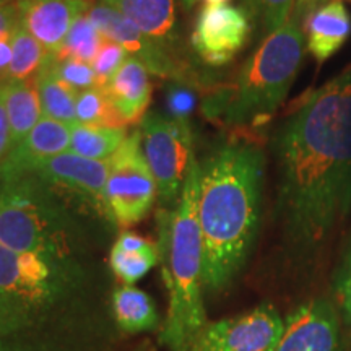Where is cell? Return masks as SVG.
<instances>
[{"instance_id":"6da1fadb","label":"cell","mask_w":351,"mask_h":351,"mask_svg":"<svg viewBox=\"0 0 351 351\" xmlns=\"http://www.w3.org/2000/svg\"><path fill=\"white\" fill-rule=\"evenodd\" d=\"M275 153L285 226L293 243L313 249L351 207V69L283 122Z\"/></svg>"},{"instance_id":"7a4b0ae2","label":"cell","mask_w":351,"mask_h":351,"mask_svg":"<svg viewBox=\"0 0 351 351\" xmlns=\"http://www.w3.org/2000/svg\"><path fill=\"white\" fill-rule=\"evenodd\" d=\"M265 155L243 140L225 143L200 165L199 225L204 287L225 289L243 269L261 221Z\"/></svg>"},{"instance_id":"3957f363","label":"cell","mask_w":351,"mask_h":351,"mask_svg":"<svg viewBox=\"0 0 351 351\" xmlns=\"http://www.w3.org/2000/svg\"><path fill=\"white\" fill-rule=\"evenodd\" d=\"M200 165L192 156L181 197L173 208L158 212V251L169 306L161 343L187 351L208 324L204 296V241L199 225Z\"/></svg>"},{"instance_id":"277c9868","label":"cell","mask_w":351,"mask_h":351,"mask_svg":"<svg viewBox=\"0 0 351 351\" xmlns=\"http://www.w3.org/2000/svg\"><path fill=\"white\" fill-rule=\"evenodd\" d=\"M304 49L301 25L291 19L262 39L231 85L218 88L205 99V114L210 119L234 127L267 122L291 90Z\"/></svg>"},{"instance_id":"5b68a950","label":"cell","mask_w":351,"mask_h":351,"mask_svg":"<svg viewBox=\"0 0 351 351\" xmlns=\"http://www.w3.org/2000/svg\"><path fill=\"white\" fill-rule=\"evenodd\" d=\"M72 225L64 199L32 173L0 179V245L70 261Z\"/></svg>"},{"instance_id":"8992f818","label":"cell","mask_w":351,"mask_h":351,"mask_svg":"<svg viewBox=\"0 0 351 351\" xmlns=\"http://www.w3.org/2000/svg\"><path fill=\"white\" fill-rule=\"evenodd\" d=\"M73 282L70 261L0 245V337L34 327L69 295Z\"/></svg>"},{"instance_id":"52a82bcc","label":"cell","mask_w":351,"mask_h":351,"mask_svg":"<svg viewBox=\"0 0 351 351\" xmlns=\"http://www.w3.org/2000/svg\"><path fill=\"white\" fill-rule=\"evenodd\" d=\"M108 217L122 228L132 226L150 213L158 187L142 150L140 129L127 135L121 148L108 160Z\"/></svg>"},{"instance_id":"ba28073f","label":"cell","mask_w":351,"mask_h":351,"mask_svg":"<svg viewBox=\"0 0 351 351\" xmlns=\"http://www.w3.org/2000/svg\"><path fill=\"white\" fill-rule=\"evenodd\" d=\"M142 150L158 187L163 208H173L181 197L192 156V132L186 122L160 112H148L140 122Z\"/></svg>"},{"instance_id":"9c48e42d","label":"cell","mask_w":351,"mask_h":351,"mask_svg":"<svg viewBox=\"0 0 351 351\" xmlns=\"http://www.w3.org/2000/svg\"><path fill=\"white\" fill-rule=\"evenodd\" d=\"M285 322L270 304H262L236 317L208 322L187 351H274Z\"/></svg>"},{"instance_id":"30bf717a","label":"cell","mask_w":351,"mask_h":351,"mask_svg":"<svg viewBox=\"0 0 351 351\" xmlns=\"http://www.w3.org/2000/svg\"><path fill=\"white\" fill-rule=\"evenodd\" d=\"M108 171V161L88 160L72 152H65L38 161L26 173L38 176L64 200L82 204L83 207L108 217L104 197Z\"/></svg>"},{"instance_id":"8fae6325","label":"cell","mask_w":351,"mask_h":351,"mask_svg":"<svg viewBox=\"0 0 351 351\" xmlns=\"http://www.w3.org/2000/svg\"><path fill=\"white\" fill-rule=\"evenodd\" d=\"M86 16L93 21L104 38L125 47V51L138 59L148 69V72L186 85H191V82L194 80V75L189 73L186 64L169 56L150 38L145 36L119 8L104 3H91Z\"/></svg>"},{"instance_id":"7c38bea8","label":"cell","mask_w":351,"mask_h":351,"mask_svg":"<svg viewBox=\"0 0 351 351\" xmlns=\"http://www.w3.org/2000/svg\"><path fill=\"white\" fill-rule=\"evenodd\" d=\"M251 33L252 20L244 7L205 5L192 33V46L205 64L221 67L234 59Z\"/></svg>"},{"instance_id":"4fadbf2b","label":"cell","mask_w":351,"mask_h":351,"mask_svg":"<svg viewBox=\"0 0 351 351\" xmlns=\"http://www.w3.org/2000/svg\"><path fill=\"white\" fill-rule=\"evenodd\" d=\"M335 309L326 300H313L288 315L274 351H339Z\"/></svg>"},{"instance_id":"5bb4252c","label":"cell","mask_w":351,"mask_h":351,"mask_svg":"<svg viewBox=\"0 0 351 351\" xmlns=\"http://www.w3.org/2000/svg\"><path fill=\"white\" fill-rule=\"evenodd\" d=\"M20 23L47 52L59 51L78 16L91 7L90 0H15Z\"/></svg>"},{"instance_id":"9a60e30c","label":"cell","mask_w":351,"mask_h":351,"mask_svg":"<svg viewBox=\"0 0 351 351\" xmlns=\"http://www.w3.org/2000/svg\"><path fill=\"white\" fill-rule=\"evenodd\" d=\"M70 137L72 127L49 117H41L34 129L0 163V179L25 174L38 161L69 152Z\"/></svg>"},{"instance_id":"2e32d148","label":"cell","mask_w":351,"mask_h":351,"mask_svg":"<svg viewBox=\"0 0 351 351\" xmlns=\"http://www.w3.org/2000/svg\"><path fill=\"white\" fill-rule=\"evenodd\" d=\"M301 28L306 38V49L322 64L340 51L350 38L351 16L343 0H328L307 13Z\"/></svg>"},{"instance_id":"e0dca14e","label":"cell","mask_w":351,"mask_h":351,"mask_svg":"<svg viewBox=\"0 0 351 351\" xmlns=\"http://www.w3.org/2000/svg\"><path fill=\"white\" fill-rule=\"evenodd\" d=\"M148 69L135 57H129L119 72L103 88L127 125L142 122L152 99Z\"/></svg>"},{"instance_id":"ac0fdd59","label":"cell","mask_w":351,"mask_h":351,"mask_svg":"<svg viewBox=\"0 0 351 351\" xmlns=\"http://www.w3.org/2000/svg\"><path fill=\"white\" fill-rule=\"evenodd\" d=\"M119 10L156 46L184 62L179 57L174 0H121Z\"/></svg>"},{"instance_id":"d6986e66","label":"cell","mask_w":351,"mask_h":351,"mask_svg":"<svg viewBox=\"0 0 351 351\" xmlns=\"http://www.w3.org/2000/svg\"><path fill=\"white\" fill-rule=\"evenodd\" d=\"M111 269L124 285H134L160 263L158 244L132 231L121 232L111 251Z\"/></svg>"},{"instance_id":"ffe728a7","label":"cell","mask_w":351,"mask_h":351,"mask_svg":"<svg viewBox=\"0 0 351 351\" xmlns=\"http://www.w3.org/2000/svg\"><path fill=\"white\" fill-rule=\"evenodd\" d=\"M3 98L12 132V150L41 121L43 109L34 78L10 80L3 86Z\"/></svg>"},{"instance_id":"44dd1931","label":"cell","mask_w":351,"mask_h":351,"mask_svg":"<svg viewBox=\"0 0 351 351\" xmlns=\"http://www.w3.org/2000/svg\"><path fill=\"white\" fill-rule=\"evenodd\" d=\"M112 306L114 317L124 332H148L160 326L155 302L147 293L132 285H124L114 291Z\"/></svg>"},{"instance_id":"7402d4cb","label":"cell","mask_w":351,"mask_h":351,"mask_svg":"<svg viewBox=\"0 0 351 351\" xmlns=\"http://www.w3.org/2000/svg\"><path fill=\"white\" fill-rule=\"evenodd\" d=\"M36 90L41 101L43 117L64 122L67 125H75L77 122V98L78 93L65 83L52 75L46 65H41L39 72L34 77Z\"/></svg>"},{"instance_id":"603a6c76","label":"cell","mask_w":351,"mask_h":351,"mask_svg":"<svg viewBox=\"0 0 351 351\" xmlns=\"http://www.w3.org/2000/svg\"><path fill=\"white\" fill-rule=\"evenodd\" d=\"M125 129L95 125H72L70 150L78 156L95 161H108L127 138Z\"/></svg>"},{"instance_id":"cb8c5ba5","label":"cell","mask_w":351,"mask_h":351,"mask_svg":"<svg viewBox=\"0 0 351 351\" xmlns=\"http://www.w3.org/2000/svg\"><path fill=\"white\" fill-rule=\"evenodd\" d=\"M77 122L83 125L112 127V129H125L127 127L103 86L90 88V90L78 93Z\"/></svg>"},{"instance_id":"d4e9b609","label":"cell","mask_w":351,"mask_h":351,"mask_svg":"<svg viewBox=\"0 0 351 351\" xmlns=\"http://www.w3.org/2000/svg\"><path fill=\"white\" fill-rule=\"evenodd\" d=\"M12 43V64L10 80H32L44 64L47 51L19 25L10 38Z\"/></svg>"},{"instance_id":"484cf974","label":"cell","mask_w":351,"mask_h":351,"mask_svg":"<svg viewBox=\"0 0 351 351\" xmlns=\"http://www.w3.org/2000/svg\"><path fill=\"white\" fill-rule=\"evenodd\" d=\"M104 39L106 38L103 36V33L96 28V25L88 19L85 13V15L78 16L75 23L70 28L64 44L59 47V51H56V54L72 57V59L91 65L99 47L103 46Z\"/></svg>"},{"instance_id":"4316f807","label":"cell","mask_w":351,"mask_h":351,"mask_svg":"<svg viewBox=\"0 0 351 351\" xmlns=\"http://www.w3.org/2000/svg\"><path fill=\"white\" fill-rule=\"evenodd\" d=\"M44 65L51 70L52 75L57 80L65 83L69 88L75 90L77 93L99 86L93 67L90 64L72 59V57H64L56 54V52H47L46 59H44Z\"/></svg>"},{"instance_id":"83f0119b","label":"cell","mask_w":351,"mask_h":351,"mask_svg":"<svg viewBox=\"0 0 351 351\" xmlns=\"http://www.w3.org/2000/svg\"><path fill=\"white\" fill-rule=\"evenodd\" d=\"M295 7L296 0H244V8L251 16L252 25L261 26L263 38L287 25Z\"/></svg>"},{"instance_id":"f1b7e54d","label":"cell","mask_w":351,"mask_h":351,"mask_svg":"<svg viewBox=\"0 0 351 351\" xmlns=\"http://www.w3.org/2000/svg\"><path fill=\"white\" fill-rule=\"evenodd\" d=\"M130 54L122 47L121 44L104 39L103 46L99 47L98 54L91 62V67L95 70V75L98 78L99 86H104L111 78L119 72V69L129 59Z\"/></svg>"},{"instance_id":"f546056e","label":"cell","mask_w":351,"mask_h":351,"mask_svg":"<svg viewBox=\"0 0 351 351\" xmlns=\"http://www.w3.org/2000/svg\"><path fill=\"white\" fill-rule=\"evenodd\" d=\"M197 104V96L194 88L186 83L174 82L168 86L166 91V108L171 119L186 122L189 124V117L192 116Z\"/></svg>"},{"instance_id":"4dcf8cb0","label":"cell","mask_w":351,"mask_h":351,"mask_svg":"<svg viewBox=\"0 0 351 351\" xmlns=\"http://www.w3.org/2000/svg\"><path fill=\"white\" fill-rule=\"evenodd\" d=\"M20 25V10L15 0L0 3V41L12 38L13 32Z\"/></svg>"},{"instance_id":"1f68e13d","label":"cell","mask_w":351,"mask_h":351,"mask_svg":"<svg viewBox=\"0 0 351 351\" xmlns=\"http://www.w3.org/2000/svg\"><path fill=\"white\" fill-rule=\"evenodd\" d=\"M339 296L346 317L351 320V245L339 276Z\"/></svg>"},{"instance_id":"d6a6232c","label":"cell","mask_w":351,"mask_h":351,"mask_svg":"<svg viewBox=\"0 0 351 351\" xmlns=\"http://www.w3.org/2000/svg\"><path fill=\"white\" fill-rule=\"evenodd\" d=\"M3 86H0V163L12 152V132L5 108V98H3Z\"/></svg>"},{"instance_id":"836d02e7","label":"cell","mask_w":351,"mask_h":351,"mask_svg":"<svg viewBox=\"0 0 351 351\" xmlns=\"http://www.w3.org/2000/svg\"><path fill=\"white\" fill-rule=\"evenodd\" d=\"M10 64H12V43L10 38L0 41V86L10 82Z\"/></svg>"},{"instance_id":"e575fe53","label":"cell","mask_w":351,"mask_h":351,"mask_svg":"<svg viewBox=\"0 0 351 351\" xmlns=\"http://www.w3.org/2000/svg\"><path fill=\"white\" fill-rule=\"evenodd\" d=\"M327 2L328 0H296V7H295V12H293L291 19L301 25L302 20L306 19L307 13H311L314 8L324 5V3Z\"/></svg>"},{"instance_id":"d590c367","label":"cell","mask_w":351,"mask_h":351,"mask_svg":"<svg viewBox=\"0 0 351 351\" xmlns=\"http://www.w3.org/2000/svg\"><path fill=\"white\" fill-rule=\"evenodd\" d=\"M182 2L186 7H194L200 2L207 3V5H221V3H226L228 0H182Z\"/></svg>"},{"instance_id":"8d00e7d4","label":"cell","mask_w":351,"mask_h":351,"mask_svg":"<svg viewBox=\"0 0 351 351\" xmlns=\"http://www.w3.org/2000/svg\"><path fill=\"white\" fill-rule=\"evenodd\" d=\"M99 2L104 3V5H109V7H114V8L121 7V0H99Z\"/></svg>"},{"instance_id":"74e56055","label":"cell","mask_w":351,"mask_h":351,"mask_svg":"<svg viewBox=\"0 0 351 351\" xmlns=\"http://www.w3.org/2000/svg\"><path fill=\"white\" fill-rule=\"evenodd\" d=\"M0 2H2V3H3V2H8V0H0Z\"/></svg>"},{"instance_id":"f35d334b","label":"cell","mask_w":351,"mask_h":351,"mask_svg":"<svg viewBox=\"0 0 351 351\" xmlns=\"http://www.w3.org/2000/svg\"><path fill=\"white\" fill-rule=\"evenodd\" d=\"M0 3H2V2H0Z\"/></svg>"}]
</instances>
